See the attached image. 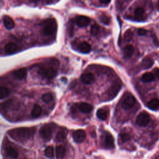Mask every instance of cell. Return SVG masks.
Instances as JSON below:
<instances>
[{
	"label": "cell",
	"instance_id": "cell-3",
	"mask_svg": "<svg viewBox=\"0 0 159 159\" xmlns=\"http://www.w3.org/2000/svg\"><path fill=\"white\" fill-rule=\"evenodd\" d=\"M135 103V98L131 94L128 93L124 96L121 101V106L123 109L127 110L132 108Z\"/></svg>",
	"mask_w": 159,
	"mask_h": 159
},
{
	"label": "cell",
	"instance_id": "cell-35",
	"mask_svg": "<svg viewBox=\"0 0 159 159\" xmlns=\"http://www.w3.org/2000/svg\"><path fill=\"white\" fill-rule=\"evenodd\" d=\"M153 74L154 75L155 77L159 79V68H155L153 70Z\"/></svg>",
	"mask_w": 159,
	"mask_h": 159
},
{
	"label": "cell",
	"instance_id": "cell-19",
	"mask_svg": "<svg viewBox=\"0 0 159 159\" xmlns=\"http://www.w3.org/2000/svg\"><path fill=\"white\" fill-rule=\"evenodd\" d=\"M148 107L152 110H159V99L154 98L148 103Z\"/></svg>",
	"mask_w": 159,
	"mask_h": 159
},
{
	"label": "cell",
	"instance_id": "cell-15",
	"mask_svg": "<svg viewBox=\"0 0 159 159\" xmlns=\"http://www.w3.org/2000/svg\"><path fill=\"white\" fill-rule=\"evenodd\" d=\"M3 23L5 26L8 29H12L15 28V22L13 20V19L8 16H5L3 17Z\"/></svg>",
	"mask_w": 159,
	"mask_h": 159
},
{
	"label": "cell",
	"instance_id": "cell-16",
	"mask_svg": "<svg viewBox=\"0 0 159 159\" xmlns=\"http://www.w3.org/2000/svg\"><path fill=\"white\" fill-rule=\"evenodd\" d=\"M153 64V60L152 58L150 57H145L144 58L141 63V67L144 69H148L152 67Z\"/></svg>",
	"mask_w": 159,
	"mask_h": 159
},
{
	"label": "cell",
	"instance_id": "cell-37",
	"mask_svg": "<svg viewBox=\"0 0 159 159\" xmlns=\"http://www.w3.org/2000/svg\"><path fill=\"white\" fill-rule=\"evenodd\" d=\"M157 9L158 11H159V0L158 1L157 3Z\"/></svg>",
	"mask_w": 159,
	"mask_h": 159
},
{
	"label": "cell",
	"instance_id": "cell-9",
	"mask_svg": "<svg viewBox=\"0 0 159 159\" xmlns=\"http://www.w3.org/2000/svg\"><path fill=\"white\" fill-rule=\"evenodd\" d=\"M81 80L84 84L87 85H90L94 82L95 76L93 73L90 72H86L82 75Z\"/></svg>",
	"mask_w": 159,
	"mask_h": 159
},
{
	"label": "cell",
	"instance_id": "cell-4",
	"mask_svg": "<svg viewBox=\"0 0 159 159\" xmlns=\"http://www.w3.org/2000/svg\"><path fill=\"white\" fill-rule=\"evenodd\" d=\"M121 88V84L119 82H115L108 89L107 92V97L111 100L115 98Z\"/></svg>",
	"mask_w": 159,
	"mask_h": 159
},
{
	"label": "cell",
	"instance_id": "cell-5",
	"mask_svg": "<svg viewBox=\"0 0 159 159\" xmlns=\"http://www.w3.org/2000/svg\"><path fill=\"white\" fill-rule=\"evenodd\" d=\"M52 127L50 125H45L39 131L40 135L45 140H50L52 137Z\"/></svg>",
	"mask_w": 159,
	"mask_h": 159
},
{
	"label": "cell",
	"instance_id": "cell-2",
	"mask_svg": "<svg viewBox=\"0 0 159 159\" xmlns=\"http://www.w3.org/2000/svg\"><path fill=\"white\" fill-rule=\"evenodd\" d=\"M57 29V25L56 21L54 19H49L44 23L42 29V33L45 36H51L55 34Z\"/></svg>",
	"mask_w": 159,
	"mask_h": 159
},
{
	"label": "cell",
	"instance_id": "cell-6",
	"mask_svg": "<svg viewBox=\"0 0 159 159\" xmlns=\"http://www.w3.org/2000/svg\"><path fill=\"white\" fill-rule=\"evenodd\" d=\"M150 121V118L148 113L146 112H142L140 113L136 119V123L140 127L147 126Z\"/></svg>",
	"mask_w": 159,
	"mask_h": 159
},
{
	"label": "cell",
	"instance_id": "cell-36",
	"mask_svg": "<svg viewBox=\"0 0 159 159\" xmlns=\"http://www.w3.org/2000/svg\"><path fill=\"white\" fill-rule=\"evenodd\" d=\"M100 2L102 3H105V4H107V3H110L111 0H100Z\"/></svg>",
	"mask_w": 159,
	"mask_h": 159
},
{
	"label": "cell",
	"instance_id": "cell-34",
	"mask_svg": "<svg viewBox=\"0 0 159 159\" xmlns=\"http://www.w3.org/2000/svg\"><path fill=\"white\" fill-rule=\"evenodd\" d=\"M147 33V31L146 29H142V28H140L137 31V34L139 36H145Z\"/></svg>",
	"mask_w": 159,
	"mask_h": 159
},
{
	"label": "cell",
	"instance_id": "cell-24",
	"mask_svg": "<svg viewBox=\"0 0 159 159\" xmlns=\"http://www.w3.org/2000/svg\"><path fill=\"white\" fill-rule=\"evenodd\" d=\"M97 115L98 118L101 120H106L108 118V112L104 109H99L97 111Z\"/></svg>",
	"mask_w": 159,
	"mask_h": 159
},
{
	"label": "cell",
	"instance_id": "cell-23",
	"mask_svg": "<svg viewBox=\"0 0 159 159\" xmlns=\"http://www.w3.org/2000/svg\"><path fill=\"white\" fill-rule=\"evenodd\" d=\"M6 152L8 155L12 158H17L19 156V153L18 150L11 146H9L7 147Z\"/></svg>",
	"mask_w": 159,
	"mask_h": 159
},
{
	"label": "cell",
	"instance_id": "cell-1",
	"mask_svg": "<svg viewBox=\"0 0 159 159\" xmlns=\"http://www.w3.org/2000/svg\"><path fill=\"white\" fill-rule=\"evenodd\" d=\"M36 132L35 128L21 127L12 129L8 132L10 135L17 141L23 142L30 139Z\"/></svg>",
	"mask_w": 159,
	"mask_h": 159
},
{
	"label": "cell",
	"instance_id": "cell-20",
	"mask_svg": "<svg viewBox=\"0 0 159 159\" xmlns=\"http://www.w3.org/2000/svg\"><path fill=\"white\" fill-rule=\"evenodd\" d=\"M155 76L153 74V73H149V72H147L145 73H144L142 76V80L145 83H148V82H150L153 81L155 80Z\"/></svg>",
	"mask_w": 159,
	"mask_h": 159
},
{
	"label": "cell",
	"instance_id": "cell-11",
	"mask_svg": "<svg viewBox=\"0 0 159 159\" xmlns=\"http://www.w3.org/2000/svg\"><path fill=\"white\" fill-rule=\"evenodd\" d=\"M78 108L84 113H89L92 111L93 107L92 105L87 103H81L78 105Z\"/></svg>",
	"mask_w": 159,
	"mask_h": 159
},
{
	"label": "cell",
	"instance_id": "cell-28",
	"mask_svg": "<svg viewBox=\"0 0 159 159\" xmlns=\"http://www.w3.org/2000/svg\"><path fill=\"white\" fill-rule=\"evenodd\" d=\"M45 155L48 158H53L54 156V148L52 146H49L45 150Z\"/></svg>",
	"mask_w": 159,
	"mask_h": 159
},
{
	"label": "cell",
	"instance_id": "cell-7",
	"mask_svg": "<svg viewBox=\"0 0 159 159\" xmlns=\"http://www.w3.org/2000/svg\"><path fill=\"white\" fill-rule=\"evenodd\" d=\"M39 73L41 75L49 78H52L57 75V70L53 67L41 68Z\"/></svg>",
	"mask_w": 159,
	"mask_h": 159
},
{
	"label": "cell",
	"instance_id": "cell-25",
	"mask_svg": "<svg viewBox=\"0 0 159 159\" xmlns=\"http://www.w3.org/2000/svg\"><path fill=\"white\" fill-rule=\"evenodd\" d=\"M10 90L5 87H0V99H4L10 95Z\"/></svg>",
	"mask_w": 159,
	"mask_h": 159
},
{
	"label": "cell",
	"instance_id": "cell-10",
	"mask_svg": "<svg viewBox=\"0 0 159 159\" xmlns=\"http://www.w3.org/2000/svg\"><path fill=\"white\" fill-rule=\"evenodd\" d=\"M90 23V19L89 18L85 16H78L76 19V24L79 27H86Z\"/></svg>",
	"mask_w": 159,
	"mask_h": 159
},
{
	"label": "cell",
	"instance_id": "cell-29",
	"mask_svg": "<svg viewBox=\"0 0 159 159\" xmlns=\"http://www.w3.org/2000/svg\"><path fill=\"white\" fill-rule=\"evenodd\" d=\"M42 99L45 103H50V101H52L53 97H52V95L50 93H45L42 95Z\"/></svg>",
	"mask_w": 159,
	"mask_h": 159
},
{
	"label": "cell",
	"instance_id": "cell-8",
	"mask_svg": "<svg viewBox=\"0 0 159 159\" xmlns=\"http://www.w3.org/2000/svg\"><path fill=\"white\" fill-rule=\"evenodd\" d=\"M87 137V134L85 131L79 129L75 131L73 134V138L74 140L77 143H81L84 142Z\"/></svg>",
	"mask_w": 159,
	"mask_h": 159
},
{
	"label": "cell",
	"instance_id": "cell-33",
	"mask_svg": "<svg viewBox=\"0 0 159 159\" xmlns=\"http://www.w3.org/2000/svg\"><path fill=\"white\" fill-rule=\"evenodd\" d=\"M100 21L101 23H103V24H106V25H108L110 23V19L109 17H108L106 15H102L101 16H100Z\"/></svg>",
	"mask_w": 159,
	"mask_h": 159
},
{
	"label": "cell",
	"instance_id": "cell-17",
	"mask_svg": "<svg viewBox=\"0 0 159 159\" xmlns=\"http://www.w3.org/2000/svg\"><path fill=\"white\" fill-rule=\"evenodd\" d=\"M68 134V131L66 128H62L57 134L55 139L56 140L60 142L64 140Z\"/></svg>",
	"mask_w": 159,
	"mask_h": 159
},
{
	"label": "cell",
	"instance_id": "cell-32",
	"mask_svg": "<svg viewBox=\"0 0 159 159\" xmlns=\"http://www.w3.org/2000/svg\"><path fill=\"white\" fill-rule=\"evenodd\" d=\"M119 137H120V139H121V140L124 142H126L129 140L130 139H131L130 135L127 133H126V132L121 133L120 135H119Z\"/></svg>",
	"mask_w": 159,
	"mask_h": 159
},
{
	"label": "cell",
	"instance_id": "cell-27",
	"mask_svg": "<svg viewBox=\"0 0 159 159\" xmlns=\"http://www.w3.org/2000/svg\"><path fill=\"white\" fill-rule=\"evenodd\" d=\"M65 153V150L63 147L59 145L56 148V157L58 158H62L64 157Z\"/></svg>",
	"mask_w": 159,
	"mask_h": 159
},
{
	"label": "cell",
	"instance_id": "cell-13",
	"mask_svg": "<svg viewBox=\"0 0 159 159\" xmlns=\"http://www.w3.org/2000/svg\"><path fill=\"white\" fill-rule=\"evenodd\" d=\"M78 50L84 54H88L92 50V46L89 43L83 42L78 45Z\"/></svg>",
	"mask_w": 159,
	"mask_h": 159
},
{
	"label": "cell",
	"instance_id": "cell-30",
	"mask_svg": "<svg viewBox=\"0 0 159 159\" xmlns=\"http://www.w3.org/2000/svg\"><path fill=\"white\" fill-rule=\"evenodd\" d=\"M133 37V32L131 29H127L124 33V39L126 41L129 42L132 40Z\"/></svg>",
	"mask_w": 159,
	"mask_h": 159
},
{
	"label": "cell",
	"instance_id": "cell-31",
	"mask_svg": "<svg viewBox=\"0 0 159 159\" xmlns=\"http://www.w3.org/2000/svg\"><path fill=\"white\" fill-rule=\"evenodd\" d=\"M100 32V27L98 24H93L91 28V34L92 36H97Z\"/></svg>",
	"mask_w": 159,
	"mask_h": 159
},
{
	"label": "cell",
	"instance_id": "cell-12",
	"mask_svg": "<svg viewBox=\"0 0 159 159\" xmlns=\"http://www.w3.org/2000/svg\"><path fill=\"white\" fill-rule=\"evenodd\" d=\"M13 75L19 80L24 79L27 76V70L25 68H19L13 71Z\"/></svg>",
	"mask_w": 159,
	"mask_h": 159
},
{
	"label": "cell",
	"instance_id": "cell-21",
	"mask_svg": "<svg viewBox=\"0 0 159 159\" xmlns=\"http://www.w3.org/2000/svg\"><path fill=\"white\" fill-rule=\"evenodd\" d=\"M42 108L39 105H35L31 112V115L34 118H37L41 116L42 113Z\"/></svg>",
	"mask_w": 159,
	"mask_h": 159
},
{
	"label": "cell",
	"instance_id": "cell-26",
	"mask_svg": "<svg viewBox=\"0 0 159 159\" xmlns=\"http://www.w3.org/2000/svg\"><path fill=\"white\" fill-rule=\"evenodd\" d=\"M144 10L142 8H138L135 10L134 12V15H135V17L139 19V20H142L144 19Z\"/></svg>",
	"mask_w": 159,
	"mask_h": 159
},
{
	"label": "cell",
	"instance_id": "cell-14",
	"mask_svg": "<svg viewBox=\"0 0 159 159\" xmlns=\"http://www.w3.org/2000/svg\"><path fill=\"white\" fill-rule=\"evenodd\" d=\"M5 52L8 54H12L18 51V47L17 45L13 42H9L5 46Z\"/></svg>",
	"mask_w": 159,
	"mask_h": 159
},
{
	"label": "cell",
	"instance_id": "cell-18",
	"mask_svg": "<svg viewBox=\"0 0 159 159\" xmlns=\"http://www.w3.org/2000/svg\"><path fill=\"white\" fill-rule=\"evenodd\" d=\"M105 146L108 148H113L114 146V138L111 134H107L105 137Z\"/></svg>",
	"mask_w": 159,
	"mask_h": 159
},
{
	"label": "cell",
	"instance_id": "cell-22",
	"mask_svg": "<svg viewBox=\"0 0 159 159\" xmlns=\"http://www.w3.org/2000/svg\"><path fill=\"white\" fill-rule=\"evenodd\" d=\"M134 52V49L132 45H127L124 49V55L126 58H129L132 56Z\"/></svg>",
	"mask_w": 159,
	"mask_h": 159
}]
</instances>
